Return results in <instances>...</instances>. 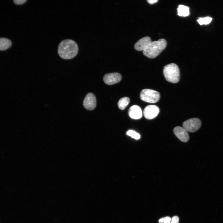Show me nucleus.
I'll use <instances>...</instances> for the list:
<instances>
[{"instance_id": "1", "label": "nucleus", "mask_w": 223, "mask_h": 223, "mask_svg": "<svg viewBox=\"0 0 223 223\" xmlns=\"http://www.w3.org/2000/svg\"><path fill=\"white\" fill-rule=\"evenodd\" d=\"M78 47L72 40L65 39L61 41L58 47L59 56L64 59H70L75 56L78 52Z\"/></svg>"}, {"instance_id": "2", "label": "nucleus", "mask_w": 223, "mask_h": 223, "mask_svg": "<svg viewBox=\"0 0 223 223\" xmlns=\"http://www.w3.org/2000/svg\"><path fill=\"white\" fill-rule=\"evenodd\" d=\"M167 42L164 39L157 41L151 42L147 47L143 50V55L150 58L157 57L165 48Z\"/></svg>"}, {"instance_id": "3", "label": "nucleus", "mask_w": 223, "mask_h": 223, "mask_svg": "<svg viewBox=\"0 0 223 223\" xmlns=\"http://www.w3.org/2000/svg\"><path fill=\"white\" fill-rule=\"evenodd\" d=\"M163 74L166 80L172 83H176L180 80V73L179 68L174 63L168 64L163 69Z\"/></svg>"}, {"instance_id": "4", "label": "nucleus", "mask_w": 223, "mask_h": 223, "mask_svg": "<svg viewBox=\"0 0 223 223\" xmlns=\"http://www.w3.org/2000/svg\"><path fill=\"white\" fill-rule=\"evenodd\" d=\"M141 99L145 102L155 103L157 102L160 98V95L159 92L150 89H144L142 90L140 94Z\"/></svg>"}, {"instance_id": "5", "label": "nucleus", "mask_w": 223, "mask_h": 223, "mask_svg": "<svg viewBox=\"0 0 223 223\" xmlns=\"http://www.w3.org/2000/svg\"><path fill=\"white\" fill-rule=\"evenodd\" d=\"M201 123L199 119L194 118L185 121L183 124V127L187 132H194L200 128Z\"/></svg>"}, {"instance_id": "6", "label": "nucleus", "mask_w": 223, "mask_h": 223, "mask_svg": "<svg viewBox=\"0 0 223 223\" xmlns=\"http://www.w3.org/2000/svg\"><path fill=\"white\" fill-rule=\"evenodd\" d=\"M85 108L89 110L94 109L96 106V101L95 96L91 93H88L85 96L83 102Z\"/></svg>"}, {"instance_id": "7", "label": "nucleus", "mask_w": 223, "mask_h": 223, "mask_svg": "<svg viewBox=\"0 0 223 223\" xmlns=\"http://www.w3.org/2000/svg\"><path fill=\"white\" fill-rule=\"evenodd\" d=\"M159 112V109L157 106L149 105L145 108L143 111V115L146 119H152L157 116Z\"/></svg>"}, {"instance_id": "8", "label": "nucleus", "mask_w": 223, "mask_h": 223, "mask_svg": "<svg viewBox=\"0 0 223 223\" xmlns=\"http://www.w3.org/2000/svg\"><path fill=\"white\" fill-rule=\"evenodd\" d=\"M121 76L118 72H114L105 74L103 77L104 82L107 84L111 85L116 83L120 81Z\"/></svg>"}, {"instance_id": "9", "label": "nucleus", "mask_w": 223, "mask_h": 223, "mask_svg": "<svg viewBox=\"0 0 223 223\" xmlns=\"http://www.w3.org/2000/svg\"><path fill=\"white\" fill-rule=\"evenodd\" d=\"M173 131L175 136L181 141L186 142L189 140V137L187 132L183 127L176 126L174 128Z\"/></svg>"}, {"instance_id": "10", "label": "nucleus", "mask_w": 223, "mask_h": 223, "mask_svg": "<svg viewBox=\"0 0 223 223\" xmlns=\"http://www.w3.org/2000/svg\"><path fill=\"white\" fill-rule=\"evenodd\" d=\"M151 42V40L149 37H143L135 43L134 48L138 51H143L147 47Z\"/></svg>"}, {"instance_id": "11", "label": "nucleus", "mask_w": 223, "mask_h": 223, "mask_svg": "<svg viewBox=\"0 0 223 223\" xmlns=\"http://www.w3.org/2000/svg\"><path fill=\"white\" fill-rule=\"evenodd\" d=\"M128 114L131 118L136 120L141 118L142 116L141 109L136 105H133L129 108Z\"/></svg>"}, {"instance_id": "12", "label": "nucleus", "mask_w": 223, "mask_h": 223, "mask_svg": "<svg viewBox=\"0 0 223 223\" xmlns=\"http://www.w3.org/2000/svg\"><path fill=\"white\" fill-rule=\"evenodd\" d=\"M12 43L10 40L6 38H0V50H4L10 47Z\"/></svg>"}, {"instance_id": "13", "label": "nucleus", "mask_w": 223, "mask_h": 223, "mask_svg": "<svg viewBox=\"0 0 223 223\" xmlns=\"http://www.w3.org/2000/svg\"><path fill=\"white\" fill-rule=\"evenodd\" d=\"M189 7L182 5L178 6L177 8V15L180 16H186L189 15Z\"/></svg>"}, {"instance_id": "14", "label": "nucleus", "mask_w": 223, "mask_h": 223, "mask_svg": "<svg viewBox=\"0 0 223 223\" xmlns=\"http://www.w3.org/2000/svg\"><path fill=\"white\" fill-rule=\"evenodd\" d=\"M129 98L127 97H123L119 100L118 103L119 108L121 110L124 109L129 103Z\"/></svg>"}, {"instance_id": "15", "label": "nucleus", "mask_w": 223, "mask_h": 223, "mask_svg": "<svg viewBox=\"0 0 223 223\" xmlns=\"http://www.w3.org/2000/svg\"><path fill=\"white\" fill-rule=\"evenodd\" d=\"M212 20V18L211 17L208 16L203 18H199L197 20V21L201 25L203 24L207 25L210 23Z\"/></svg>"}, {"instance_id": "16", "label": "nucleus", "mask_w": 223, "mask_h": 223, "mask_svg": "<svg viewBox=\"0 0 223 223\" xmlns=\"http://www.w3.org/2000/svg\"><path fill=\"white\" fill-rule=\"evenodd\" d=\"M127 135L136 139H138L140 137V135L134 131L129 130L126 133Z\"/></svg>"}, {"instance_id": "17", "label": "nucleus", "mask_w": 223, "mask_h": 223, "mask_svg": "<svg viewBox=\"0 0 223 223\" xmlns=\"http://www.w3.org/2000/svg\"><path fill=\"white\" fill-rule=\"evenodd\" d=\"M171 218L169 216H166L161 218L159 220V223H170L171 221Z\"/></svg>"}, {"instance_id": "18", "label": "nucleus", "mask_w": 223, "mask_h": 223, "mask_svg": "<svg viewBox=\"0 0 223 223\" xmlns=\"http://www.w3.org/2000/svg\"><path fill=\"white\" fill-rule=\"evenodd\" d=\"M179 219L178 217L176 216H173L171 220V223H179Z\"/></svg>"}, {"instance_id": "19", "label": "nucleus", "mask_w": 223, "mask_h": 223, "mask_svg": "<svg viewBox=\"0 0 223 223\" xmlns=\"http://www.w3.org/2000/svg\"><path fill=\"white\" fill-rule=\"evenodd\" d=\"M27 1V0H14L13 1L16 4L20 5L24 3Z\"/></svg>"}, {"instance_id": "20", "label": "nucleus", "mask_w": 223, "mask_h": 223, "mask_svg": "<svg viewBox=\"0 0 223 223\" xmlns=\"http://www.w3.org/2000/svg\"><path fill=\"white\" fill-rule=\"evenodd\" d=\"M148 3L150 4H152L155 3L158 1L157 0H148L147 1Z\"/></svg>"}]
</instances>
